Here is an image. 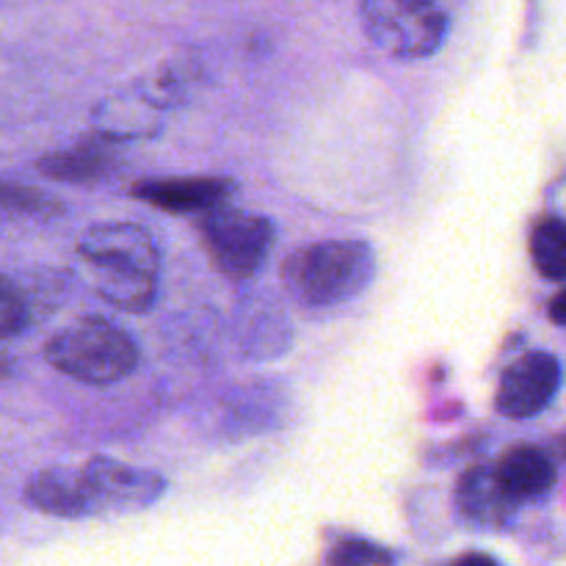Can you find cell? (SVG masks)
<instances>
[{"instance_id": "obj_1", "label": "cell", "mask_w": 566, "mask_h": 566, "mask_svg": "<svg viewBox=\"0 0 566 566\" xmlns=\"http://www.w3.org/2000/svg\"><path fill=\"white\" fill-rule=\"evenodd\" d=\"M77 265L99 298L125 313H144L158 293L160 260L153 238L130 221L94 224L77 238Z\"/></svg>"}, {"instance_id": "obj_2", "label": "cell", "mask_w": 566, "mask_h": 566, "mask_svg": "<svg viewBox=\"0 0 566 566\" xmlns=\"http://www.w3.org/2000/svg\"><path fill=\"white\" fill-rule=\"evenodd\" d=\"M376 274L370 243L318 241L296 249L282 265L285 291L304 307H332L359 296Z\"/></svg>"}, {"instance_id": "obj_3", "label": "cell", "mask_w": 566, "mask_h": 566, "mask_svg": "<svg viewBox=\"0 0 566 566\" xmlns=\"http://www.w3.org/2000/svg\"><path fill=\"white\" fill-rule=\"evenodd\" d=\"M44 357L59 374L81 385L108 387L136 370L138 346L111 321L81 318L50 337Z\"/></svg>"}, {"instance_id": "obj_4", "label": "cell", "mask_w": 566, "mask_h": 566, "mask_svg": "<svg viewBox=\"0 0 566 566\" xmlns=\"http://www.w3.org/2000/svg\"><path fill=\"white\" fill-rule=\"evenodd\" d=\"M359 20L374 48L403 61L437 53L448 33V17L437 0H363Z\"/></svg>"}, {"instance_id": "obj_5", "label": "cell", "mask_w": 566, "mask_h": 566, "mask_svg": "<svg viewBox=\"0 0 566 566\" xmlns=\"http://www.w3.org/2000/svg\"><path fill=\"white\" fill-rule=\"evenodd\" d=\"M199 238L208 252L210 263L230 280H249L263 269L274 249L276 230L274 221L247 210L216 208L202 213Z\"/></svg>"}, {"instance_id": "obj_6", "label": "cell", "mask_w": 566, "mask_h": 566, "mask_svg": "<svg viewBox=\"0 0 566 566\" xmlns=\"http://www.w3.org/2000/svg\"><path fill=\"white\" fill-rule=\"evenodd\" d=\"M562 387V365L553 354L531 352L512 363L503 374L495 409L509 420L536 418L556 398Z\"/></svg>"}, {"instance_id": "obj_7", "label": "cell", "mask_w": 566, "mask_h": 566, "mask_svg": "<svg viewBox=\"0 0 566 566\" xmlns=\"http://www.w3.org/2000/svg\"><path fill=\"white\" fill-rule=\"evenodd\" d=\"M83 470L88 475L97 514L136 512V509L153 506L166 490L164 475L153 473V470L127 468V464L105 457L88 459Z\"/></svg>"}, {"instance_id": "obj_8", "label": "cell", "mask_w": 566, "mask_h": 566, "mask_svg": "<svg viewBox=\"0 0 566 566\" xmlns=\"http://www.w3.org/2000/svg\"><path fill=\"white\" fill-rule=\"evenodd\" d=\"M232 193L235 182L230 177H160V180H142L130 188V197H136L138 202L177 216L210 213L221 208Z\"/></svg>"}, {"instance_id": "obj_9", "label": "cell", "mask_w": 566, "mask_h": 566, "mask_svg": "<svg viewBox=\"0 0 566 566\" xmlns=\"http://www.w3.org/2000/svg\"><path fill=\"white\" fill-rule=\"evenodd\" d=\"M25 501L36 512L50 514V517H97V506H94L92 486H88V475L83 464H77V468L55 464V468H44L33 473V479L25 486Z\"/></svg>"}, {"instance_id": "obj_10", "label": "cell", "mask_w": 566, "mask_h": 566, "mask_svg": "<svg viewBox=\"0 0 566 566\" xmlns=\"http://www.w3.org/2000/svg\"><path fill=\"white\" fill-rule=\"evenodd\" d=\"M457 506L470 523H479L484 528H501V525L512 523L520 501L503 486L495 468L479 464L459 479Z\"/></svg>"}, {"instance_id": "obj_11", "label": "cell", "mask_w": 566, "mask_h": 566, "mask_svg": "<svg viewBox=\"0 0 566 566\" xmlns=\"http://www.w3.org/2000/svg\"><path fill=\"white\" fill-rule=\"evenodd\" d=\"M105 136L83 138L75 147L59 149L39 160V171L50 180L59 182H75V186H86V182H97L108 171H114L116 153Z\"/></svg>"}, {"instance_id": "obj_12", "label": "cell", "mask_w": 566, "mask_h": 566, "mask_svg": "<svg viewBox=\"0 0 566 566\" xmlns=\"http://www.w3.org/2000/svg\"><path fill=\"white\" fill-rule=\"evenodd\" d=\"M497 475H501L503 486L517 497L520 503L536 501L545 497L556 484V464L547 457L542 448L534 446H517L501 457L495 464Z\"/></svg>"}, {"instance_id": "obj_13", "label": "cell", "mask_w": 566, "mask_h": 566, "mask_svg": "<svg viewBox=\"0 0 566 566\" xmlns=\"http://www.w3.org/2000/svg\"><path fill=\"white\" fill-rule=\"evenodd\" d=\"M158 105L138 88L136 97H111L94 111V127L108 142H130V138L153 136L158 130Z\"/></svg>"}, {"instance_id": "obj_14", "label": "cell", "mask_w": 566, "mask_h": 566, "mask_svg": "<svg viewBox=\"0 0 566 566\" xmlns=\"http://www.w3.org/2000/svg\"><path fill=\"white\" fill-rule=\"evenodd\" d=\"M531 258L545 280H566V219L547 216L531 232Z\"/></svg>"}, {"instance_id": "obj_15", "label": "cell", "mask_w": 566, "mask_h": 566, "mask_svg": "<svg viewBox=\"0 0 566 566\" xmlns=\"http://www.w3.org/2000/svg\"><path fill=\"white\" fill-rule=\"evenodd\" d=\"M33 296L14 280V276H3V291H0V332L3 340L20 335L22 329L33 324L36 313H33Z\"/></svg>"}, {"instance_id": "obj_16", "label": "cell", "mask_w": 566, "mask_h": 566, "mask_svg": "<svg viewBox=\"0 0 566 566\" xmlns=\"http://www.w3.org/2000/svg\"><path fill=\"white\" fill-rule=\"evenodd\" d=\"M3 208L6 213H25V216H55L61 210L59 199L36 191V188L3 186Z\"/></svg>"}, {"instance_id": "obj_17", "label": "cell", "mask_w": 566, "mask_h": 566, "mask_svg": "<svg viewBox=\"0 0 566 566\" xmlns=\"http://www.w3.org/2000/svg\"><path fill=\"white\" fill-rule=\"evenodd\" d=\"M392 553L381 551L379 545H370V542H343L337 545V551L332 553V564H390Z\"/></svg>"}, {"instance_id": "obj_18", "label": "cell", "mask_w": 566, "mask_h": 566, "mask_svg": "<svg viewBox=\"0 0 566 566\" xmlns=\"http://www.w3.org/2000/svg\"><path fill=\"white\" fill-rule=\"evenodd\" d=\"M547 313H551L553 324H558V326H566V291L556 293V296H553V302H551V310H547Z\"/></svg>"}, {"instance_id": "obj_19", "label": "cell", "mask_w": 566, "mask_h": 566, "mask_svg": "<svg viewBox=\"0 0 566 566\" xmlns=\"http://www.w3.org/2000/svg\"><path fill=\"white\" fill-rule=\"evenodd\" d=\"M457 562H462V564H470V562H481V564H495V558H492V556H479V553H468V556H459Z\"/></svg>"}]
</instances>
